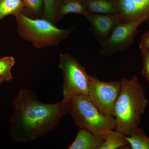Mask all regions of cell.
Masks as SVG:
<instances>
[{"label": "cell", "mask_w": 149, "mask_h": 149, "mask_svg": "<svg viewBox=\"0 0 149 149\" xmlns=\"http://www.w3.org/2000/svg\"><path fill=\"white\" fill-rule=\"evenodd\" d=\"M102 134L93 133L83 128H79L76 138L68 149H100L104 141Z\"/></svg>", "instance_id": "cell-10"}, {"label": "cell", "mask_w": 149, "mask_h": 149, "mask_svg": "<svg viewBox=\"0 0 149 149\" xmlns=\"http://www.w3.org/2000/svg\"><path fill=\"white\" fill-rule=\"evenodd\" d=\"M15 62V59L12 56L0 58V78H6L9 81L13 79L11 70Z\"/></svg>", "instance_id": "cell-17"}, {"label": "cell", "mask_w": 149, "mask_h": 149, "mask_svg": "<svg viewBox=\"0 0 149 149\" xmlns=\"http://www.w3.org/2000/svg\"><path fill=\"white\" fill-rule=\"evenodd\" d=\"M58 67L63 77V98L74 94L88 95L91 75L71 54H60Z\"/></svg>", "instance_id": "cell-5"}, {"label": "cell", "mask_w": 149, "mask_h": 149, "mask_svg": "<svg viewBox=\"0 0 149 149\" xmlns=\"http://www.w3.org/2000/svg\"><path fill=\"white\" fill-rule=\"evenodd\" d=\"M7 82H9L8 80L7 79L4 78H0V85L2 84L3 83Z\"/></svg>", "instance_id": "cell-21"}, {"label": "cell", "mask_w": 149, "mask_h": 149, "mask_svg": "<svg viewBox=\"0 0 149 149\" xmlns=\"http://www.w3.org/2000/svg\"><path fill=\"white\" fill-rule=\"evenodd\" d=\"M63 99L67 100L68 113L79 128L104 135L116 128L115 118L102 114L87 94H72Z\"/></svg>", "instance_id": "cell-4"}, {"label": "cell", "mask_w": 149, "mask_h": 149, "mask_svg": "<svg viewBox=\"0 0 149 149\" xmlns=\"http://www.w3.org/2000/svg\"><path fill=\"white\" fill-rule=\"evenodd\" d=\"M121 88L120 81L104 82L91 75L88 96L100 111L108 117H114L113 109Z\"/></svg>", "instance_id": "cell-6"}, {"label": "cell", "mask_w": 149, "mask_h": 149, "mask_svg": "<svg viewBox=\"0 0 149 149\" xmlns=\"http://www.w3.org/2000/svg\"><path fill=\"white\" fill-rule=\"evenodd\" d=\"M86 18L90 24L89 31L100 45L108 37L114 27L121 22L118 13L89 14Z\"/></svg>", "instance_id": "cell-8"}, {"label": "cell", "mask_w": 149, "mask_h": 149, "mask_svg": "<svg viewBox=\"0 0 149 149\" xmlns=\"http://www.w3.org/2000/svg\"><path fill=\"white\" fill-rule=\"evenodd\" d=\"M140 45L149 51V31L145 32L142 35Z\"/></svg>", "instance_id": "cell-20"}, {"label": "cell", "mask_w": 149, "mask_h": 149, "mask_svg": "<svg viewBox=\"0 0 149 149\" xmlns=\"http://www.w3.org/2000/svg\"><path fill=\"white\" fill-rule=\"evenodd\" d=\"M132 149H149V138L140 128L138 133L130 136H125Z\"/></svg>", "instance_id": "cell-15"}, {"label": "cell", "mask_w": 149, "mask_h": 149, "mask_svg": "<svg viewBox=\"0 0 149 149\" xmlns=\"http://www.w3.org/2000/svg\"><path fill=\"white\" fill-rule=\"evenodd\" d=\"M109 130L103 135L104 141L100 149H116L129 146L125 135L118 130Z\"/></svg>", "instance_id": "cell-13"}, {"label": "cell", "mask_w": 149, "mask_h": 149, "mask_svg": "<svg viewBox=\"0 0 149 149\" xmlns=\"http://www.w3.org/2000/svg\"><path fill=\"white\" fill-rule=\"evenodd\" d=\"M121 22L149 20V0H118Z\"/></svg>", "instance_id": "cell-9"}, {"label": "cell", "mask_w": 149, "mask_h": 149, "mask_svg": "<svg viewBox=\"0 0 149 149\" xmlns=\"http://www.w3.org/2000/svg\"><path fill=\"white\" fill-rule=\"evenodd\" d=\"M13 108L10 136L13 141L19 143L34 141L47 135L69 111L66 99L55 103H43L34 91L25 88L19 89L13 99Z\"/></svg>", "instance_id": "cell-1"}, {"label": "cell", "mask_w": 149, "mask_h": 149, "mask_svg": "<svg viewBox=\"0 0 149 149\" xmlns=\"http://www.w3.org/2000/svg\"><path fill=\"white\" fill-rule=\"evenodd\" d=\"M143 22L141 20L120 22L118 24L100 45V54L110 56L118 52L128 49L134 42L138 27Z\"/></svg>", "instance_id": "cell-7"}, {"label": "cell", "mask_w": 149, "mask_h": 149, "mask_svg": "<svg viewBox=\"0 0 149 149\" xmlns=\"http://www.w3.org/2000/svg\"><path fill=\"white\" fill-rule=\"evenodd\" d=\"M42 1L43 10L41 17L55 24V18L56 11L61 0H42Z\"/></svg>", "instance_id": "cell-16"}, {"label": "cell", "mask_w": 149, "mask_h": 149, "mask_svg": "<svg viewBox=\"0 0 149 149\" xmlns=\"http://www.w3.org/2000/svg\"><path fill=\"white\" fill-rule=\"evenodd\" d=\"M139 48L143 59L142 74L149 84V51L140 45H139Z\"/></svg>", "instance_id": "cell-19"}, {"label": "cell", "mask_w": 149, "mask_h": 149, "mask_svg": "<svg viewBox=\"0 0 149 149\" xmlns=\"http://www.w3.org/2000/svg\"><path fill=\"white\" fill-rule=\"evenodd\" d=\"M70 13L81 15L87 17L89 14L85 0H61L56 11L55 24Z\"/></svg>", "instance_id": "cell-11"}, {"label": "cell", "mask_w": 149, "mask_h": 149, "mask_svg": "<svg viewBox=\"0 0 149 149\" xmlns=\"http://www.w3.org/2000/svg\"><path fill=\"white\" fill-rule=\"evenodd\" d=\"M24 10L22 0H0V20L8 15L23 13Z\"/></svg>", "instance_id": "cell-14"}, {"label": "cell", "mask_w": 149, "mask_h": 149, "mask_svg": "<svg viewBox=\"0 0 149 149\" xmlns=\"http://www.w3.org/2000/svg\"><path fill=\"white\" fill-rule=\"evenodd\" d=\"M24 3V14L27 16H37L43 10L42 0H22Z\"/></svg>", "instance_id": "cell-18"}, {"label": "cell", "mask_w": 149, "mask_h": 149, "mask_svg": "<svg viewBox=\"0 0 149 149\" xmlns=\"http://www.w3.org/2000/svg\"><path fill=\"white\" fill-rule=\"evenodd\" d=\"M121 88L113 109L116 128L126 136L138 133L141 118L148 104L145 91L135 75L131 79L122 77Z\"/></svg>", "instance_id": "cell-2"}, {"label": "cell", "mask_w": 149, "mask_h": 149, "mask_svg": "<svg viewBox=\"0 0 149 149\" xmlns=\"http://www.w3.org/2000/svg\"><path fill=\"white\" fill-rule=\"evenodd\" d=\"M89 14H112L118 13V0H85Z\"/></svg>", "instance_id": "cell-12"}, {"label": "cell", "mask_w": 149, "mask_h": 149, "mask_svg": "<svg viewBox=\"0 0 149 149\" xmlns=\"http://www.w3.org/2000/svg\"><path fill=\"white\" fill-rule=\"evenodd\" d=\"M14 16L19 36L38 49L57 46L68 37L76 27L60 29L47 19L32 18L22 13Z\"/></svg>", "instance_id": "cell-3"}]
</instances>
